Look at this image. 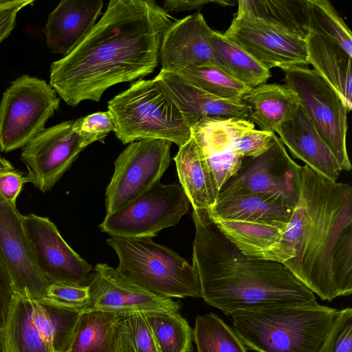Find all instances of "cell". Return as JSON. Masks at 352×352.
Wrapping results in <instances>:
<instances>
[{"label":"cell","instance_id":"cell-23","mask_svg":"<svg viewBox=\"0 0 352 352\" xmlns=\"http://www.w3.org/2000/svg\"><path fill=\"white\" fill-rule=\"evenodd\" d=\"M174 161L180 185L192 208L208 210L216 202L219 190L201 150L192 138L179 147Z\"/></svg>","mask_w":352,"mask_h":352},{"label":"cell","instance_id":"cell-38","mask_svg":"<svg viewBox=\"0 0 352 352\" xmlns=\"http://www.w3.org/2000/svg\"><path fill=\"white\" fill-rule=\"evenodd\" d=\"M43 298L59 306L82 312L89 302V287L87 285L50 283Z\"/></svg>","mask_w":352,"mask_h":352},{"label":"cell","instance_id":"cell-22","mask_svg":"<svg viewBox=\"0 0 352 352\" xmlns=\"http://www.w3.org/2000/svg\"><path fill=\"white\" fill-rule=\"evenodd\" d=\"M307 62L340 95L348 111L352 107V56L331 38L313 33L305 38Z\"/></svg>","mask_w":352,"mask_h":352},{"label":"cell","instance_id":"cell-6","mask_svg":"<svg viewBox=\"0 0 352 352\" xmlns=\"http://www.w3.org/2000/svg\"><path fill=\"white\" fill-rule=\"evenodd\" d=\"M107 243L116 252L118 270L144 289L166 298L201 297L192 265L152 238L111 236Z\"/></svg>","mask_w":352,"mask_h":352},{"label":"cell","instance_id":"cell-18","mask_svg":"<svg viewBox=\"0 0 352 352\" xmlns=\"http://www.w3.org/2000/svg\"><path fill=\"white\" fill-rule=\"evenodd\" d=\"M211 30L199 12L176 19L167 29L161 43V69L175 72L206 65L220 69L210 42Z\"/></svg>","mask_w":352,"mask_h":352},{"label":"cell","instance_id":"cell-46","mask_svg":"<svg viewBox=\"0 0 352 352\" xmlns=\"http://www.w3.org/2000/svg\"><path fill=\"white\" fill-rule=\"evenodd\" d=\"M0 352H1V345H0Z\"/></svg>","mask_w":352,"mask_h":352},{"label":"cell","instance_id":"cell-41","mask_svg":"<svg viewBox=\"0 0 352 352\" xmlns=\"http://www.w3.org/2000/svg\"><path fill=\"white\" fill-rule=\"evenodd\" d=\"M14 294L10 272L0 248V329L5 326Z\"/></svg>","mask_w":352,"mask_h":352},{"label":"cell","instance_id":"cell-4","mask_svg":"<svg viewBox=\"0 0 352 352\" xmlns=\"http://www.w3.org/2000/svg\"><path fill=\"white\" fill-rule=\"evenodd\" d=\"M338 310L314 305H283L232 314L234 331L258 352H320Z\"/></svg>","mask_w":352,"mask_h":352},{"label":"cell","instance_id":"cell-7","mask_svg":"<svg viewBox=\"0 0 352 352\" xmlns=\"http://www.w3.org/2000/svg\"><path fill=\"white\" fill-rule=\"evenodd\" d=\"M80 314L15 293L0 329L1 352H67Z\"/></svg>","mask_w":352,"mask_h":352},{"label":"cell","instance_id":"cell-19","mask_svg":"<svg viewBox=\"0 0 352 352\" xmlns=\"http://www.w3.org/2000/svg\"><path fill=\"white\" fill-rule=\"evenodd\" d=\"M154 79L179 109L190 129L206 117L249 120L250 107L241 98L226 100L217 98L173 72L161 69Z\"/></svg>","mask_w":352,"mask_h":352},{"label":"cell","instance_id":"cell-16","mask_svg":"<svg viewBox=\"0 0 352 352\" xmlns=\"http://www.w3.org/2000/svg\"><path fill=\"white\" fill-rule=\"evenodd\" d=\"M223 35L269 70L308 64L305 38L256 19L235 15Z\"/></svg>","mask_w":352,"mask_h":352},{"label":"cell","instance_id":"cell-35","mask_svg":"<svg viewBox=\"0 0 352 352\" xmlns=\"http://www.w3.org/2000/svg\"><path fill=\"white\" fill-rule=\"evenodd\" d=\"M116 340V352H158L144 314L122 316Z\"/></svg>","mask_w":352,"mask_h":352},{"label":"cell","instance_id":"cell-1","mask_svg":"<svg viewBox=\"0 0 352 352\" xmlns=\"http://www.w3.org/2000/svg\"><path fill=\"white\" fill-rule=\"evenodd\" d=\"M175 20L154 0H111L84 38L51 64L50 85L72 107L100 101L111 87L154 72Z\"/></svg>","mask_w":352,"mask_h":352},{"label":"cell","instance_id":"cell-31","mask_svg":"<svg viewBox=\"0 0 352 352\" xmlns=\"http://www.w3.org/2000/svg\"><path fill=\"white\" fill-rule=\"evenodd\" d=\"M158 352H192V330L178 312L144 314Z\"/></svg>","mask_w":352,"mask_h":352},{"label":"cell","instance_id":"cell-10","mask_svg":"<svg viewBox=\"0 0 352 352\" xmlns=\"http://www.w3.org/2000/svg\"><path fill=\"white\" fill-rule=\"evenodd\" d=\"M190 201L181 185L156 182L124 207L107 214L100 228L111 236L152 238L178 224Z\"/></svg>","mask_w":352,"mask_h":352},{"label":"cell","instance_id":"cell-42","mask_svg":"<svg viewBox=\"0 0 352 352\" xmlns=\"http://www.w3.org/2000/svg\"><path fill=\"white\" fill-rule=\"evenodd\" d=\"M34 2V0H23L16 6L0 9V44L14 28L19 12Z\"/></svg>","mask_w":352,"mask_h":352},{"label":"cell","instance_id":"cell-11","mask_svg":"<svg viewBox=\"0 0 352 352\" xmlns=\"http://www.w3.org/2000/svg\"><path fill=\"white\" fill-rule=\"evenodd\" d=\"M302 166L287 154L276 135L273 144L256 157H244L236 174L219 190L217 199L240 194H261L294 209L301 186Z\"/></svg>","mask_w":352,"mask_h":352},{"label":"cell","instance_id":"cell-45","mask_svg":"<svg viewBox=\"0 0 352 352\" xmlns=\"http://www.w3.org/2000/svg\"><path fill=\"white\" fill-rule=\"evenodd\" d=\"M23 0H0V9L16 6Z\"/></svg>","mask_w":352,"mask_h":352},{"label":"cell","instance_id":"cell-17","mask_svg":"<svg viewBox=\"0 0 352 352\" xmlns=\"http://www.w3.org/2000/svg\"><path fill=\"white\" fill-rule=\"evenodd\" d=\"M22 217L17 208L0 194V248L7 263L14 294L42 299L50 282L36 263Z\"/></svg>","mask_w":352,"mask_h":352},{"label":"cell","instance_id":"cell-30","mask_svg":"<svg viewBox=\"0 0 352 352\" xmlns=\"http://www.w3.org/2000/svg\"><path fill=\"white\" fill-rule=\"evenodd\" d=\"M255 124L240 118L206 117L190 128L191 138L204 158L221 154L231 148L232 142Z\"/></svg>","mask_w":352,"mask_h":352},{"label":"cell","instance_id":"cell-21","mask_svg":"<svg viewBox=\"0 0 352 352\" xmlns=\"http://www.w3.org/2000/svg\"><path fill=\"white\" fill-rule=\"evenodd\" d=\"M276 133L294 158L299 159L318 173L336 181L342 169L320 136L300 105L281 124Z\"/></svg>","mask_w":352,"mask_h":352},{"label":"cell","instance_id":"cell-37","mask_svg":"<svg viewBox=\"0 0 352 352\" xmlns=\"http://www.w3.org/2000/svg\"><path fill=\"white\" fill-rule=\"evenodd\" d=\"M320 352H352V309L338 311Z\"/></svg>","mask_w":352,"mask_h":352},{"label":"cell","instance_id":"cell-5","mask_svg":"<svg viewBox=\"0 0 352 352\" xmlns=\"http://www.w3.org/2000/svg\"><path fill=\"white\" fill-rule=\"evenodd\" d=\"M116 124V138L123 144L153 139L179 147L191 138L179 109L155 80H138L107 102Z\"/></svg>","mask_w":352,"mask_h":352},{"label":"cell","instance_id":"cell-28","mask_svg":"<svg viewBox=\"0 0 352 352\" xmlns=\"http://www.w3.org/2000/svg\"><path fill=\"white\" fill-rule=\"evenodd\" d=\"M210 42L220 69L235 80L253 88L265 84L270 78V70L223 34L212 30Z\"/></svg>","mask_w":352,"mask_h":352},{"label":"cell","instance_id":"cell-2","mask_svg":"<svg viewBox=\"0 0 352 352\" xmlns=\"http://www.w3.org/2000/svg\"><path fill=\"white\" fill-rule=\"evenodd\" d=\"M270 261L331 301L352 293V187L302 166L299 199Z\"/></svg>","mask_w":352,"mask_h":352},{"label":"cell","instance_id":"cell-43","mask_svg":"<svg viewBox=\"0 0 352 352\" xmlns=\"http://www.w3.org/2000/svg\"><path fill=\"white\" fill-rule=\"evenodd\" d=\"M218 2L219 1L210 0H165L162 8L167 12H178L199 9L206 3Z\"/></svg>","mask_w":352,"mask_h":352},{"label":"cell","instance_id":"cell-39","mask_svg":"<svg viewBox=\"0 0 352 352\" xmlns=\"http://www.w3.org/2000/svg\"><path fill=\"white\" fill-rule=\"evenodd\" d=\"M274 133L252 129L234 139L232 150L244 157H256L265 152L274 143Z\"/></svg>","mask_w":352,"mask_h":352},{"label":"cell","instance_id":"cell-25","mask_svg":"<svg viewBox=\"0 0 352 352\" xmlns=\"http://www.w3.org/2000/svg\"><path fill=\"white\" fill-rule=\"evenodd\" d=\"M211 219L220 232L247 257L268 261L287 225L278 221Z\"/></svg>","mask_w":352,"mask_h":352},{"label":"cell","instance_id":"cell-12","mask_svg":"<svg viewBox=\"0 0 352 352\" xmlns=\"http://www.w3.org/2000/svg\"><path fill=\"white\" fill-rule=\"evenodd\" d=\"M171 144L159 139L129 144L114 162L106 189L107 214L124 207L160 181L170 164Z\"/></svg>","mask_w":352,"mask_h":352},{"label":"cell","instance_id":"cell-33","mask_svg":"<svg viewBox=\"0 0 352 352\" xmlns=\"http://www.w3.org/2000/svg\"><path fill=\"white\" fill-rule=\"evenodd\" d=\"M307 33L327 36L352 56L351 32L327 0H307Z\"/></svg>","mask_w":352,"mask_h":352},{"label":"cell","instance_id":"cell-44","mask_svg":"<svg viewBox=\"0 0 352 352\" xmlns=\"http://www.w3.org/2000/svg\"><path fill=\"white\" fill-rule=\"evenodd\" d=\"M14 170L13 165L0 155V172Z\"/></svg>","mask_w":352,"mask_h":352},{"label":"cell","instance_id":"cell-29","mask_svg":"<svg viewBox=\"0 0 352 352\" xmlns=\"http://www.w3.org/2000/svg\"><path fill=\"white\" fill-rule=\"evenodd\" d=\"M122 316L113 312H81L67 352H116V329Z\"/></svg>","mask_w":352,"mask_h":352},{"label":"cell","instance_id":"cell-14","mask_svg":"<svg viewBox=\"0 0 352 352\" xmlns=\"http://www.w3.org/2000/svg\"><path fill=\"white\" fill-rule=\"evenodd\" d=\"M87 285L89 302L82 312L103 311L127 316L153 311L178 312L182 307L179 302L144 289L106 263L95 266Z\"/></svg>","mask_w":352,"mask_h":352},{"label":"cell","instance_id":"cell-3","mask_svg":"<svg viewBox=\"0 0 352 352\" xmlns=\"http://www.w3.org/2000/svg\"><path fill=\"white\" fill-rule=\"evenodd\" d=\"M192 267L201 297L226 315L283 305H314L316 298L280 263L250 258L217 228L208 210L193 209Z\"/></svg>","mask_w":352,"mask_h":352},{"label":"cell","instance_id":"cell-40","mask_svg":"<svg viewBox=\"0 0 352 352\" xmlns=\"http://www.w3.org/2000/svg\"><path fill=\"white\" fill-rule=\"evenodd\" d=\"M27 182V176L15 169L0 172V194L9 204L16 207V199Z\"/></svg>","mask_w":352,"mask_h":352},{"label":"cell","instance_id":"cell-24","mask_svg":"<svg viewBox=\"0 0 352 352\" xmlns=\"http://www.w3.org/2000/svg\"><path fill=\"white\" fill-rule=\"evenodd\" d=\"M241 98L250 107L249 120L260 130L274 133L300 106L294 91L276 83L251 88Z\"/></svg>","mask_w":352,"mask_h":352},{"label":"cell","instance_id":"cell-27","mask_svg":"<svg viewBox=\"0 0 352 352\" xmlns=\"http://www.w3.org/2000/svg\"><path fill=\"white\" fill-rule=\"evenodd\" d=\"M236 15L256 19L303 38L307 35V0H240Z\"/></svg>","mask_w":352,"mask_h":352},{"label":"cell","instance_id":"cell-15","mask_svg":"<svg viewBox=\"0 0 352 352\" xmlns=\"http://www.w3.org/2000/svg\"><path fill=\"white\" fill-rule=\"evenodd\" d=\"M23 226L36 263L50 283L86 285L92 266L64 240L47 217L23 215Z\"/></svg>","mask_w":352,"mask_h":352},{"label":"cell","instance_id":"cell-20","mask_svg":"<svg viewBox=\"0 0 352 352\" xmlns=\"http://www.w3.org/2000/svg\"><path fill=\"white\" fill-rule=\"evenodd\" d=\"M102 0H63L49 14L43 32L48 49L63 56L89 32L102 14Z\"/></svg>","mask_w":352,"mask_h":352},{"label":"cell","instance_id":"cell-13","mask_svg":"<svg viewBox=\"0 0 352 352\" xmlns=\"http://www.w3.org/2000/svg\"><path fill=\"white\" fill-rule=\"evenodd\" d=\"M73 121L43 129L23 147L21 160L28 170V182L43 192L52 189L87 147Z\"/></svg>","mask_w":352,"mask_h":352},{"label":"cell","instance_id":"cell-26","mask_svg":"<svg viewBox=\"0 0 352 352\" xmlns=\"http://www.w3.org/2000/svg\"><path fill=\"white\" fill-rule=\"evenodd\" d=\"M294 210L266 195L248 193L217 199L208 211L212 219L288 223Z\"/></svg>","mask_w":352,"mask_h":352},{"label":"cell","instance_id":"cell-9","mask_svg":"<svg viewBox=\"0 0 352 352\" xmlns=\"http://www.w3.org/2000/svg\"><path fill=\"white\" fill-rule=\"evenodd\" d=\"M283 80L297 95L305 113L342 169L351 170L346 141L348 110L340 95L321 76L307 67L289 69Z\"/></svg>","mask_w":352,"mask_h":352},{"label":"cell","instance_id":"cell-34","mask_svg":"<svg viewBox=\"0 0 352 352\" xmlns=\"http://www.w3.org/2000/svg\"><path fill=\"white\" fill-rule=\"evenodd\" d=\"M175 72L204 91L222 99L241 98L251 89L213 65L183 68Z\"/></svg>","mask_w":352,"mask_h":352},{"label":"cell","instance_id":"cell-36","mask_svg":"<svg viewBox=\"0 0 352 352\" xmlns=\"http://www.w3.org/2000/svg\"><path fill=\"white\" fill-rule=\"evenodd\" d=\"M73 128L87 146L96 141L104 142V138L110 132H116V124L111 113L107 110L74 120Z\"/></svg>","mask_w":352,"mask_h":352},{"label":"cell","instance_id":"cell-32","mask_svg":"<svg viewBox=\"0 0 352 352\" xmlns=\"http://www.w3.org/2000/svg\"><path fill=\"white\" fill-rule=\"evenodd\" d=\"M192 334L197 352H247L235 331L212 313L196 317Z\"/></svg>","mask_w":352,"mask_h":352},{"label":"cell","instance_id":"cell-8","mask_svg":"<svg viewBox=\"0 0 352 352\" xmlns=\"http://www.w3.org/2000/svg\"><path fill=\"white\" fill-rule=\"evenodd\" d=\"M59 104L57 93L45 80L28 74L16 78L0 101V150L24 147L45 129Z\"/></svg>","mask_w":352,"mask_h":352}]
</instances>
